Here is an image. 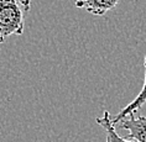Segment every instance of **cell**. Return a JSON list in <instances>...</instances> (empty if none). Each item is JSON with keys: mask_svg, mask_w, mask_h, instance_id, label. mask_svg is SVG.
Masks as SVG:
<instances>
[{"mask_svg": "<svg viewBox=\"0 0 146 142\" xmlns=\"http://www.w3.org/2000/svg\"><path fill=\"white\" fill-rule=\"evenodd\" d=\"M121 129L126 130L127 138L136 142H146V116L135 115V112L127 115L119 122Z\"/></svg>", "mask_w": 146, "mask_h": 142, "instance_id": "obj_2", "label": "cell"}, {"mask_svg": "<svg viewBox=\"0 0 146 142\" xmlns=\"http://www.w3.org/2000/svg\"><path fill=\"white\" fill-rule=\"evenodd\" d=\"M96 121L98 125H100L105 130V133H107L105 142H136V141L130 140V138H124L120 135H118L115 130V125L111 121V115L109 111L105 110L103 112V116L102 118H97Z\"/></svg>", "mask_w": 146, "mask_h": 142, "instance_id": "obj_5", "label": "cell"}, {"mask_svg": "<svg viewBox=\"0 0 146 142\" xmlns=\"http://www.w3.org/2000/svg\"><path fill=\"white\" fill-rule=\"evenodd\" d=\"M144 65H145V79H144V84H142L141 92L139 93V95L135 98V99L131 101V103L127 104L121 111H119L118 115L111 116V121H113L114 125H118V124L124 118H126L127 115H130V114H133V112L137 111L139 109H141L142 105L145 104V101H146V56H145Z\"/></svg>", "mask_w": 146, "mask_h": 142, "instance_id": "obj_4", "label": "cell"}, {"mask_svg": "<svg viewBox=\"0 0 146 142\" xmlns=\"http://www.w3.org/2000/svg\"><path fill=\"white\" fill-rule=\"evenodd\" d=\"M119 1L120 0H74V5L94 16H103L114 9Z\"/></svg>", "mask_w": 146, "mask_h": 142, "instance_id": "obj_3", "label": "cell"}, {"mask_svg": "<svg viewBox=\"0 0 146 142\" xmlns=\"http://www.w3.org/2000/svg\"><path fill=\"white\" fill-rule=\"evenodd\" d=\"M30 9L31 0H0V43L24 34L25 14Z\"/></svg>", "mask_w": 146, "mask_h": 142, "instance_id": "obj_1", "label": "cell"}]
</instances>
